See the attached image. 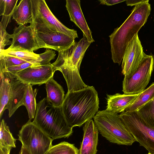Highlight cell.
I'll return each instance as SVG.
<instances>
[{
  "mask_svg": "<svg viewBox=\"0 0 154 154\" xmlns=\"http://www.w3.org/2000/svg\"><path fill=\"white\" fill-rule=\"evenodd\" d=\"M32 14L30 23L33 30L42 29L60 32L74 39L78 38L76 30L68 28L53 14L44 0H31Z\"/></svg>",
  "mask_w": 154,
  "mask_h": 154,
  "instance_id": "obj_6",
  "label": "cell"
},
{
  "mask_svg": "<svg viewBox=\"0 0 154 154\" xmlns=\"http://www.w3.org/2000/svg\"></svg>",
  "mask_w": 154,
  "mask_h": 154,
  "instance_id": "obj_38",
  "label": "cell"
},
{
  "mask_svg": "<svg viewBox=\"0 0 154 154\" xmlns=\"http://www.w3.org/2000/svg\"><path fill=\"white\" fill-rule=\"evenodd\" d=\"M18 140L30 154H47L53 140L29 119L22 127Z\"/></svg>",
  "mask_w": 154,
  "mask_h": 154,
  "instance_id": "obj_8",
  "label": "cell"
},
{
  "mask_svg": "<svg viewBox=\"0 0 154 154\" xmlns=\"http://www.w3.org/2000/svg\"><path fill=\"white\" fill-rule=\"evenodd\" d=\"M140 94H129L117 93L112 95L107 94L106 98L107 105L106 110L113 113H121L134 102Z\"/></svg>",
  "mask_w": 154,
  "mask_h": 154,
  "instance_id": "obj_17",
  "label": "cell"
},
{
  "mask_svg": "<svg viewBox=\"0 0 154 154\" xmlns=\"http://www.w3.org/2000/svg\"><path fill=\"white\" fill-rule=\"evenodd\" d=\"M66 7L70 20L82 31L88 41L91 43L94 42L92 32L89 28L82 11L79 0H66Z\"/></svg>",
  "mask_w": 154,
  "mask_h": 154,
  "instance_id": "obj_14",
  "label": "cell"
},
{
  "mask_svg": "<svg viewBox=\"0 0 154 154\" xmlns=\"http://www.w3.org/2000/svg\"><path fill=\"white\" fill-rule=\"evenodd\" d=\"M0 117L5 110L8 100L13 77L15 75L7 71H0Z\"/></svg>",
  "mask_w": 154,
  "mask_h": 154,
  "instance_id": "obj_20",
  "label": "cell"
},
{
  "mask_svg": "<svg viewBox=\"0 0 154 154\" xmlns=\"http://www.w3.org/2000/svg\"></svg>",
  "mask_w": 154,
  "mask_h": 154,
  "instance_id": "obj_36",
  "label": "cell"
},
{
  "mask_svg": "<svg viewBox=\"0 0 154 154\" xmlns=\"http://www.w3.org/2000/svg\"><path fill=\"white\" fill-rule=\"evenodd\" d=\"M48 153L49 154H79V150L74 144L64 141L52 146Z\"/></svg>",
  "mask_w": 154,
  "mask_h": 154,
  "instance_id": "obj_24",
  "label": "cell"
},
{
  "mask_svg": "<svg viewBox=\"0 0 154 154\" xmlns=\"http://www.w3.org/2000/svg\"><path fill=\"white\" fill-rule=\"evenodd\" d=\"M154 65V56L146 54L133 74L130 77L125 76L122 90L124 94H137L144 90L150 80Z\"/></svg>",
  "mask_w": 154,
  "mask_h": 154,
  "instance_id": "obj_9",
  "label": "cell"
},
{
  "mask_svg": "<svg viewBox=\"0 0 154 154\" xmlns=\"http://www.w3.org/2000/svg\"><path fill=\"white\" fill-rule=\"evenodd\" d=\"M146 54L137 33L128 43L125 52L122 65V72L125 76L133 74Z\"/></svg>",
  "mask_w": 154,
  "mask_h": 154,
  "instance_id": "obj_11",
  "label": "cell"
},
{
  "mask_svg": "<svg viewBox=\"0 0 154 154\" xmlns=\"http://www.w3.org/2000/svg\"><path fill=\"white\" fill-rule=\"evenodd\" d=\"M12 18L19 25L30 23L32 19L31 0H21L14 11Z\"/></svg>",
  "mask_w": 154,
  "mask_h": 154,
  "instance_id": "obj_19",
  "label": "cell"
},
{
  "mask_svg": "<svg viewBox=\"0 0 154 154\" xmlns=\"http://www.w3.org/2000/svg\"><path fill=\"white\" fill-rule=\"evenodd\" d=\"M18 0H0V16L12 15Z\"/></svg>",
  "mask_w": 154,
  "mask_h": 154,
  "instance_id": "obj_28",
  "label": "cell"
},
{
  "mask_svg": "<svg viewBox=\"0 0 154 154\" xmlns=\"http://www.w3.org/2000/svg\"><path fill=\"white\" fill-rule=\"evenodd\" d=\"M154 98V82L140 93L134 102L125 111L132 112L138 111L145 104Z\"/></svg>",
  "mask_w": 154,
  "mask_h": 154,
  "instance_id": "obj_21",
  "label": "cell"
},
{
  "mask_svg": "<svg viewBox=\"0 0 154 154\" xmlns=\"http://www.w3.org/2000/svg\"><path fill=\"white\" fill-rule=\"evenodd\" d=\"M85 36L66 49L58 51V56L52 65L62 73L68 91H78L88 86L82 79L79 69L86 50L91 44Z\"/></svg>",
  "mask_w": 154,
  "mask_h": 154,
  "instance_id": "obj_3",
  "label": "cell"
},
{
  "mask_svg": "<svg viewBox=\"0 0 154 154\" xmlns=\"http://www.w3.org/2000/svg\"><path fill=\"white\" fill-rule=\"evenodd\" d=\"M33 122L53 140L68 138L73 133L72 128L67 123L61 107L54 106L46 98L37 104Z\"/></svg>",
  "mask_w": 154,
  "mask_h": 154,
  "instance_id": "obj_4",
  "label": "cell"
},
{
  "mask_svg": "<svg viewBox=\"0 0 154 154\" xmlns=\"http://www.w3.org/2000/svg\"><path fill=\"white\" fill-rule=\"evenodd\" d=\"M11 17L3 16L0 22V51L4 50L6 46L11 44L12 41L10 39L12 38V34H8L6 31L8 24L10 22Z\"/></svg>",
  "mask_w": 154,
  "mask_h": 154,
  "instance_id": "obj_25",
  "label": "cell"
},
{
  "mask_svg": "<svg viewBox=\"0 0 154 154\" xmlns=\"http://www.w3.org/2000/svg\"><path fill=\"white\" fill-rule=\"evenodd\" d=\"M37 90H33L32 85L28 84L26 89L23 100V105L27 110L30 120L34 119L36 111L37 104L36 101V97Z\"/></svg>",
  "mask_w": 154,
  "mask_h": 154,
  "instance_id": "obj_22",
  "label": "cell"
},
{
  "mask_svg": "<svg viewBox=\"0 0 154 154\" xmlns=\"http://www.w3.org/2000/svg\"><path fill=\"white\" fill-rule=\"evenodd\" d=\"M12 35L11 43L8 50L33 52L40 48L30 25H22L16 27Z\"/></svg>",
  "mask_w": 154,
  "mask_h": 154,
  "instance_id": "obj_12",
  "label": "cell"
},
{
  "mask_svg": "<svg viewBox=\"0 0 154 154\" xmlns=\"http://www.w3.org/2000/svg\"><path fill=\"white\" fill-rule=\"evenodd\" d=\"M137 111L143 119L154 128V101H150Z\"/></svg>",
  "mask_w": 154,
  "mask_h": 154,
  "instance_id": "obj_26",
  "label": "cell"
},
{
  "mask_svg": "<svg viewBox=\"0 0 154 154\" xmlns=\"http://www.w3.org/2000/svg\"><path fill=\"white\" fill-rule=\"evenodd\" d=\"M119 116L136 141L149 153L154 154V128L143 119L137 111H124Z\"/></svg>",
  "mask_w": 154,
  "mask_h": 154,
  "instance_id": "obj_7",
  "label": "cell"
},
{
  "mask_svg": "<svg viewBox=\"0 0 154 154\" xmlns=\"http://www.w3.org/2000/svg\"><path fill=\"white\" fill-rule=\"evenodd\" d=\"M26 61L13 56L0 55V70L27 63Z\"/></svg>",
  "mask_w": 154,
  "mask_h": 154,
  "instance_id": "obj_27",
  "label": "cell"
},
{
  "mask_svg": "<svg viewBox=\"0 0 154 154\" xmlns=\"http://www.w3.org/2000/svg\"><path fill=\"white\" fill-rule=\"evenodd\" d=\"M55 70L52 64L32 66L17 73L15 76L23 82L31 85L45 84L53 77Z\"/></svg>",
  "mask_w": 154,
  "mask_h": 154,
  "instance_id": "obj_13",
  "label": "cell"
},
{
  "mask_svg": "<svg viewBox=\"0 0 154 154\" xmlns=\"http://www.w3.org/2000/svg\"><path fill=\"white\" fill-rule=\"evenodd\" d=\"M33 31L40 48H45L58 51L68 48L75 42L73 38L60 32L49 29Z\"/></svg>",
  "mask_w": 154,
  "mask_h": 154,
  "instance_id": "obj_10",
  "label": "cell"
},
{
  "mask_svg": "<svg viewBox=\"0 0 154 154\" xmlns=\"http://www.w3.org/2000/svg\"><path fill=\"white\" fill-rule=\"evenodd\" d=\"M47 154H49L48 153Z\"/></svg>",
  "mask_w": 154,
  "mask_h": 154,
  "instance_id": "obj_37",
  "label": "cell"
},
{
  "mask_svg": "<svg viewBox=\"0 0 154 154\" xmlns=\"http://www.w3.org/2000/svg\"><path fill=\"white\" fill-rule=\"evenodd\" d=\"M34 66L36 65L34 64L27 62L20 65L12 66L3 70H0V71H7L15 75L17 73L26 68Z\"/></svg>",
  "mask_w": 154,
  "mask_h": 154,
  "instance_id": "obj_29",
  "label": "cell"
},
{
  "mask_svg": "<svg viewBox=\"0 0 154 154\" xmlns=\"http://www.w3.org/2000/svg\"><path fill=\"white\" fill-rule=\"evenodd\" d=\"M98 93L93 86L67 92L61 107L68 125L80 127L92 119L99 108Z\"/></svg>",
  "mask_w": 154,
  "mask_h": 154,
  "instance_id": "obj_1",
  "label": "cell"
},
{
  "mask_svg": "<svg viewBox=\"0 0 154 154\" xmlns=\"http://www.w3.org/2000/svg\"><path fill=\"white\" fill-rule=\"evenodd\" d=\"M83 129V137L79 154H96L99 131L94 121L91 119L86 122Z\"/></svg>",
  "mask_w": 154,
  "mask_h": 154,
  "instance_id": "obj_15",
  "label": "cell"
},
{
  "mask_svg": "<svg viewBox=\"0 0 154 154\" xmlns=\"http://www.w3.org/2000/svg\"><path fill=\"white\" fill-rule=\"evenodd\" d=\"M147 154H151L150 153H148Z\"/></svg>",
  "mask_w": 154,
  "mask_h": 154,
  "instance_id": "obj_35",
  "label": "cell"
},
{
  "mask_svg": "<svg viewBox=\"0 0 154 154\" xmlns=\"http://www.w3.org/2000/svg\"><path fill=\"white\" fill-rule=\"evenodd\" d=\"M93 119L100 134L109 142L131 145L136 141L118 114L99 111Z\"/></svg>",
  "mask_w": 154,
  "mask_h": 154,
  "instance_id": "obj_5",
  "label": "cell"
},
{
  "mask_svg": "<svg viewBox=\"0 0 154 154\" xmlns=\"http://www.w3.org/2000/svg\"><path fill=\"white\" fill-rule=\"evenodd\" d=\"M16 140L13 137L4 119H2L0 125V146L15 148Z\"/></svg>",
  "mask_w": 154,
  "mask_h": 154,
  "instance_id": "obj_23",
  "label": "cell"
},
{
  "mask_svg": "<svg viewBox=\"0 0 154 154\" xmlns=\"http://www.w3.org/2000/svg\"><path fill=\"white\" fill-rule=\"evenodd\" d=\"M154 101V98L152 100Z\"/></svg>",
  "mask_w": 154,
  "mask_h": 154,
  "instance_id": "obj_34",
  "label": "cell"
},
{
  "mask_svg": "<svg viewBox=\"0 0 154 154\" xmlns=\"http://www.w3.org/2000/svg\"><path fill=\"white\" fill-rule=\"evenodd\" d=\"M18 79L15 75L13 77L8 103L5 110L8 111V116L10 117L17 109L23 105V100L28 85Z\"/></svg>",
  "mask_w": 154,
  "mask_h": 154,
  "instance_id": "obj_16",
  "label": "cell"
},
{
  "mask_svg": "<svg viewBox=\"0 0 154 154\" xmlns=\"http://www.w3.org/2000/svg\"><path fill=\"white\" fill-rule=\"evenodd\" d=\"M149 2L135 5L128 18L109 36L114 63L121 64L128 43L146 22L151 10Z\"/></svg>",
  "mask_w": 154,
  "mask_h": 154,
  "instance_id": "obj_2",
  "label": "cell"
},
{
  "mask_svg": "<svg viewBox=\"0 0 154 154\" xmlns=\"http://www.w3.org/2000/svg\"><path fill=\"white\" fill-rule=\"evenodd\" d=\"M149 1V0H126V4L127 6H132L145 2Z\"/></svg>",
  "mask_w": 154,
  "mask_h": 154,
  "instance_id": "obj_31",
  "label": "cell"
},
{
  "mask_svg": "<svg viewBox=\"0 0 154 154\" xmlns=\"http://www.w3.org/2000/svg\"><path fill=\"white\" fill-rule=\"evenodd\" d=\"M47 99L54 106L61 107L65 95L63 87L53 79L51 78L45 83Z\"/></svg>",
  "mask_w": 154,
  "mask_h": 154,
  "instance_id": "obj_18",
  "label": "cell"
},
{
  "mask_svg": "<svg viewBox=\"0 0 154 154\" xmlns=\"http://www.w3.org/2000/svg\"><path fill=\"white\" fill-rule=\"evenodd\" d=\"M125 1L122 0H99V1L100 2L101 4L110 6Z\"/></svg>",
  "mask_w": 154,
  "mask_h": 154,
  "instance_id": "obj_30",
  "label": "cell"
},
{
  "mask_svg": "<svg viewBox=\"0 0 154 154\" xmlns=\"http://www.w3.org/2000/svg\"><path fill=\"white\" fill-rule=\"evenodd\" d=\"M12 148L11 146H0V154H10Z\"/></svg>",
  "mask_w": 154,
  "mask_h": 154,
  "instance_id": "obj_32",
  "label": "cell"
},
{
  "mask_svg": "<svg viewBox=\"0 0 154 154\" xmlns=\"http://www.w3.org/2000/svg\"><path fill=\"white\" fill-rule=\"evenodd\" d=\"M20 154H30L26 149L22 145L20 150Z\"/></svg>",
  "mask_w": 154,
  "mask_h": 154,
  "instance_id": "obj_33",
  "label": "cell"
}]
</instances>
